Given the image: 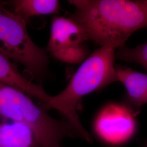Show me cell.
Wrapping results in <instances>:
<instances>
[{
    "mask_svg": "<svg viewBox=\"0 0 147 147\" xmlns=\"http://www.w3.org/2000/svg\"></svg>",
    "mask_w": 147,
    "mask_h": 147,
    "instance_id": "5bb4252c",
    "label": "cell"
},
{
    "mask_svg": "<svg viewBox=\"0 0 147 147\" xmlns=\"http://www.w3.org/2000/svg\"><path fill=\"white\" fill-rule=\"evenodd\" d=\"M115 51L114 47L109 45L96 50L81 64L66 88L57 95H49L42 104L45 110L58 111L81 138L89 143L93 142V138L80 122L78 106L85 95L118 81L114 66Z\"/></svg>",
    "mask_w": 147,
    "mask_h": 147,
    "instance_id": "7a4b0ae2",
    "label": "cell"
},
{
    "mask_svg": "<svg viewBox=\"0 0 147 147\" xmlns=\"http://www.w3.org/2000/svg\"><path fill=\"white\" fill-rule=\"evenodd\" d=\"M0 116L5 120L22 123L34 134L40 147H60L66 137H80L65 119L58 120L36 104L29 95L0 82Z\"/></svg>",
    "mask_w": 147,
    "mask_h": 147,
    "instance_id": "3957f363",
    "label": "cell"
},
{
    "mask_svg": "<svg viewBox=\"0 0 147 147\" xmlns=\"http://www.w3.org/2000/svg\"><path fill=\"white\" fill-rule=\"evenodd\" d=\"M137 114L124 103H109L95 118L93 125L95 135L108 146H122L136 134Z\"/></svg>",
    "mask_w": 147,
    "mask_h": 147,
    "instance_id": "5b68a950",
    "label": "cell"
},
{
    "mask_svg": "<svg viewBox=\"0 0 147 147\" xmlns=\"http://www.w3.org/2000/svg\"><path fill=\"white\" fill-rule=\"evenodd\" d=\"M88 53L89 50L87 47L81 44L59 51L51 55L61 62L69 64H76L83 63L88 58Z\"/></svg>",
    "mask_w": 147,
    "mask_h": 147,
    "instance_id": "8fae6325",
    "label": "cell"
},
{
    "mask_svg": "<svg viewBox=\"0 0 147 147\" xmlns=\"http://www.w3.org/2000/svg\"><path fill=\"white\" fill-rule=\"evenodd\" d=\"M116 70L118 81L126 89L124 103L137 113L147 104V74L122 66H117Z\"/></svg>",
    "mask_w": 147,
    "mask_h": 147,
    "instance_id": "52a82bcc",
    "label": "cell"
},
{
    "mask_svg": "<svg viewBox=\"0 0 147 147\" xmlns=\"http://www.w3.org/2000/svg\"><path fill=\"white\" fill-rule=\"evenodd\" d=\"M0 82L19 89L42 104L48 95L42 86L35 84L21 75L16 65L0 53Z\"/></svg>",
    "mask_w": 147,
    "mask_h": 147,
    "instance_id": "ba28073f",
    "label": "cell"
},
{
    "mask_svg": "<svg viewBox=\"0 0 147 147\" xmlns=\"http://www.w3.org/2000/svg\"><path fill=\"white\" fill-rule=\"evenodd\" d=\"M6 121L3 118H2L1 116H0V122H2V121Z\"/></svg>",
    "mask_w": 147,
    "mask_h": 147,
    "instance_id": "4fadbf2b",
    "label": "cell"
},
{
    "mask_svg": "<svg viewBox=\"0 0 147 147\" xmlns=\"http://www.w3.org/2000/svg\"><path fill=\"white\" fill-rule=\"evenodd\" d=\"M70 17L84 27L88 39L101 47L120 48L135 31L147 27V0H70Z\"/></svg>",
    "mask_w": 147,
    "mask_h": 147,
    "instance_id": "6da1fadb",
    "label": "cell"
},
{
    "mask_svg": "<svg viewBox=\"0 0 147 147\" xmlns=\"http://www.w3.org/2000/svg\"><path fill=\"white\" fill-rule=\"evenodd\" d=\"M116 57L124 61L140 64L147 71V42L131 49L125 45L120 47Z\"/></svg>",
    "mask_w": 147,
    "mask_h": 147,
    "instance_id": "7c38bea8",
    "label": "cell"
},
{
    "mask_svg": "<svg viewBox=\"0 0 147 147\" xmlns=\"http://www.w3.org/2000/svg\"><path fill=\"white\" fill-rule=\"evenodd\" d=\"M26 25V22L0 3V53L21 64L32 79L41 80L47 74V51L32 40Z\"/></svg>",
    "mask_w": 147,
    "mask_h": 147,
    "instance_id": "277c9868",
    "label": "cell"
},
{
    "mask_svg": "<svg viewBox=\"0 0 147 147\" xmlns=\"http://www.w3.org/2000/svg\"><path fill=\"white\" fill-rule=\"evenodd\" d=\"M88 40L84 27L72 18H53L47 51L53 53L79 45Z\"/></svg>",
    "mask_w": 147,
    "mask_h": 147,
    "instance_id": "8992f818",
    "label": "cell"
},
{
    "mask_svg": "<svg viewBox=\"0 0 147 147\" xmlns=\"http://www.w3.org/2000/svg\"><path fill=\"white\" fill-rule=\"evenodd\" d=\"M0 147H40L31 129L16 121L0 122Z\"/></svg>",
    "mask_w": 147,
    "mask_h": 147,
    "instance_id": "9c48e42d",
    "label": "cell"
},
{
    "mask_svg": "<svg viewBox=\"0 0 147 147\" xmlns=\"http://www.w3.org/2000/svg\"></svg>",
    "mask_w": 147,
    "mask_h": 147,
    "instance_id": "9a60e30c",
    "label": "cell"
},
{
    "mask_svg": "<svg viewBox=\"0 0 147 147\" xmlns=\"http://www.w3.org/2000/svg\"><path fill=\"white\" fill-rule=\"evenodd\" d=\"M11 9L25 22L37 16L57 14L61 5L57 0H14L6 2Z\"/></svg>",
    "mask_w": 147,
    "mask_h": 147,
    "instance_id": "30bf717a",
    "label": "cell"
}]
</instances>
